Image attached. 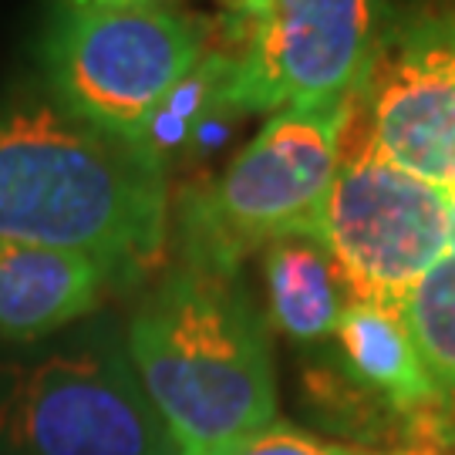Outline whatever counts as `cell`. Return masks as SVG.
Wrapping results in <instances>:
<instances>
[{"mask_svg":"<svg viewBox=\"0 0 455 455\" xmlns=\"http://www.w3.org/2000/svg\"><path fill=\"white\" fill-rule=\"evenodd\" d=\"M125 351L180 455H210L276 419L270 334L240 270H165L132 314Z\"/></svg>","mask_w":455,"mask_h":455,"instance_id":"2","label":"cell"},{"mask_svg":"<svg viewBox=\"0 0 455 455\" xmlns=\"http://www.w3.org/2000/svg\"><path fill=\"white\" fill-rule=\"evenodd\" d=\"M351 105L355 98L270 115L220 180L180 199V260L240 270L280 236H314Z\"/></svg>","mask_w":455,"mask_h":455,"instance_id":"3","label":"cell"},{"mask_svg":"<svg viewBox=\"0 0 455 455\" xmlns=\"http://www.w3.org/2000/svg\"><path fill=\"white\" fill-rule=\"evenodd\" d=\"M169 169L51 105L0 108V240L95 257L118 287L169 246Z\"/></svg>","mask_w":455,"mask_h":455,"instance_id":"1","label":"cell"},{"mask_svg":"<svg viewBox=\"0 0 455 455\" xmlns=\"http://www.w3.org/2000/svg\"><path fill=\"white\" fill-rule=\"evenodd\" d=\"M267 317L291 341H327L347 307V291L314 236H280L263 246Z\"/></svg>","mask_w":455,"mask_h":455,"instance_id":"11","label":"cell"},{"mask_svg":"<svg viewBox=\"0 0 455 455\" xmlns=\"http://www.w3.org/2000/svg\"><path fill=\"white\" fill-rule=\"evenodd\" d=\"M371 445H347V442H334L324 435H314L307 428L274 419L257 432H250L243 439L227 442L223 449L210 455H364Z\"/></svg>","mask_w":455,"mask_h":455,"instance_id":"13","label":"cell"},{"mask_svg":"<svg viewBox=\"0 0 455 455\" xmlns=\"http://www.w3.org/2000/svg\"><path fill=\"white\" fill-rule=\"evenodd\" d=\"M331 338L338 341L344 381L364 395V405H378L388 415L398 445L415 442L452 455L442 439L439 391L425 371L402 310L347 300Z\"/></svg>","mask_w":455,"mask_h":455,"instance_id":"9","label":"cell"},{"mask_svg":"<svg viewBox=\"0 0 455 455\" xmlns=\"http://www.w3.org/2000/svg\"><path fill=\"white\" fill-rule=\"evenodd\" d=\"M0 455H180L125 341L98 324L31 358L0 361Z\"/></svg>","mask_w":455,"mask_h":455,"instance_id":"4","label":"cell"},{"mask_svg":"<svg viewBox=\"0 0 455 455\" xmlns=\"http://www.w3.org/2000/svg\"><path fill=\"white\" fill-rule=\"evenodd\" d=\"M112 291L115 274L95 257L0 240V338L44 341L84 321Z\"/></svg>","mask_w":455,"mask_h":455,"instance_id":"10","label":"cell"},{"mask_svg":"<svg viewBox=\"0 0 455 455\" xmlns=\"http://www.w3.org/2000/svg\"><path fill=\"white\" fill-rule=\"evenodd\" d=\"M210 51L206 24L172 0L61 7L44 37V71L68 115L142 146L163 101Z\"/></svg>","mask_w":455,"mask_h":455,"instance_id":"5","label":"cell"},{"mask_svg":"<svg viewBox=\"0 0 455 455\" xmlns=\"http://www.w3.org/2000/svg\"><path fill=\"white\" fill-rule=\"evenodd\" d=\"M314 240L338 267L347 300L402 310L408 291L452 250V189L388 159L351 105Z\"/></svg>","mask_w":455,"mask_h":455,"instance_id":"6","label":"cell"},{"mask_svg":"<svg viewBox=\"0 0 455 455\" xmlns=\"http://www.w3.org/2000/svg\"><path fill=\"white\" fill-rule=\"evenodd\" d=\"M233 112H291L351 101L385 28L381 0H229Z\"/></svg>","mask_w":455,"mask_h":455,"instance_id":"7","label":"cell"},{"mask_svg":"<svg viewBox=\"0 0 455 455\" xmlns=\"http://www.w3.org/2000/svg\"><path fill=\"white\" fill-rule=\"evenodd\" d=\"M408 334L439 391L442 439L455 455V250H449L402 300Z\"/></svg>","mask_w":455,"mask_h":455,"instance_id":"12","label":"cell"},{"mask_svg":"<svg viewBox=\"0 0 455 455\" xmlns=\"http://www.w3.org/2000/svg\"><path fill=\"white\" fill-rule=\"evenodd\" d=\"M68 7H84V11H95V7H139V4H159V0H65Z\"/></svg>","mask_w":455,"mask_h":455,"instance_id":"15","label":"cell"},{"mask_svg":"<svg viewBox=\"0 0 455 455\" xmlns=\"http://www.w3.org/2000/svg\"><path fill=\"white\" fill-rule=\"evenodd\" d=\"M452 250H455V189H452Z\"/></svg>","mask_w":455,"mask_h":455,"instance_id":"16","label":"cell"},{"mask_svg":"<svg viewBox=\"0 0 455 455\" xmlns=\"http://www.w3.org/2000/svg\"><path fill=\"white\" fill-rule=\"evenodd\" d=\"M364 455H442V452L439 449H428V445L408 442V445H388V449H368Z\"/></svg>","mask_w":455,"mask_h":455,"instance_id":"14","label":"cell"},{"mask_svg":"<svg viewBox=\"0 0 455 455\" xmlns=\"http://www.w3.org/2000/svg\"><path fill=\"white\" fill-rule=\"evenodd\" d=\"M355 118L388 159L455 189V0L385 20Z\"/></svg>","mask_w":455,"mask_h":455,"instance_id":"8","label":"cell"}]
</instances>
